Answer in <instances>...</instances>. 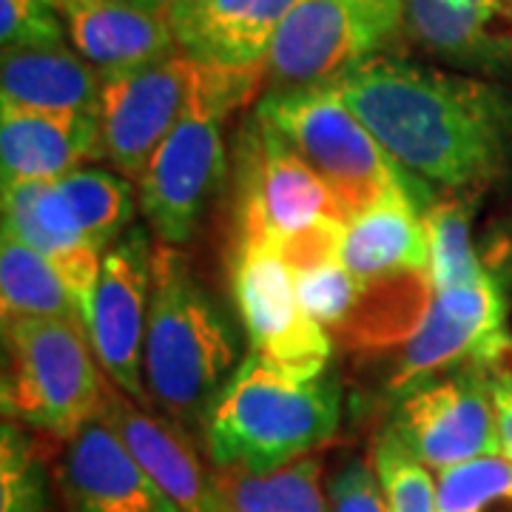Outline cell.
<instances>
[{
    "label": "cell",
    "mask_w": 512,
    "mask_h": 512,
    "mask_svg": "<svg viewBox=\"0 0 512 512\" xmlns=\"http://www.w3.org/2000/svg\"><path fill=\"white\" fill-rule=\"evenodd\" d=\"M330 512H390L376 467L362 456L348 458L328 481Z\"/></svg>",
    "instance_id": "32"
},
{
    "label": "cell",
    "mask_w": 512,
    "mask_h": 512,
    "mask_svg": "<svg viewBox=\"0 0 512 512\" xmlns=\"http://www.w3.org/2000/svg\"><path fill=\"white\" fill-rule=\"evenodd\" d=\"M239 365V336L177 248H154L143 376L151 407L185 439Z\"/></svg>",
    "instance_id": "3"
},
{
    "label": "cell",
    "mask_w": 512,
    "mask_h": 512,
    "mask_svg": "<svg viewBox=\"0 0 512 512\" xmlns=\"http://www.w3.org/2000/svg\"><path fill=\"white\" fill-rule=\"evenodd\" d=\"M439 512H512V458L484 456L436 476Z\"/></svg>",
    "instance_id": "28"
},
{
    "label": "cell",
    "mask_w": 512,
    "mask_h": 512,
    "mask_svg": "<svg viewBox=\"0 0 512 512\" xmlns=\"http://www.w3.org/2000/svg\"><path fill=\"white\" fill-rule=\"evenodd\" d=\"M194 77V60L183 52L160 63L103 77L100 151L117 174L140 183L148 160L180 120Z\"/></svg>",
    "instance_id": "13"
},
{
    "label": "cell",
    "mask_w": 512,
    "mask_h": 512,
    "mask_svg": "<svg viewBox=\"0 0 512 512\" xmlns=\"http://www.w3.org/2000/svg\"><path fill=\"white\" fill-rule=\"evenodd\" d=\"M97 114L29 111L3 106L0 168L3 183H57L89 160H100Z\"/></svg>",
    "instance_id": "19"
},
{
    "label": "cell",
    "mask_w": 512,
    "mask_h": 512,
    "mask_svg": "<svg viewBox=\"0 0 512 512\" xmlns=\"http://www.w3.org/2000/svg\"><path fill=\"white\" fill-rule=\"evenodd\" d=\"M507 293L495 274L476 285L439 291L421 311L416 328L407 333L393 359L387 393L402 399L413 387L453 367L476 362L478 353L504 333Z\"/></svg>",
    "instance_id": "12"
},
{
    "label": "cell",
    "mask_w": 512,
    "mask_h": 512,
    "mask_svg": "<svg viewBox=\"0 0 512 512\" xmlns=\"http://www.w3.org/2000/svg\"><path fill=\"white\" fill-rule=\"evenodd\" d=\"M134 3H140V6H146L151 12H157V15H165L168 18V12L174 9V3L177 0H134Z\"/></svg>",
    "instance_id": "35"
},
{
    "label": "cell",
    "mask_w": 512,
    "mask_h": 512,
    "mask_svg": "<svg viewBox=\"0 0 512 512\" xmlns=\"http://www.w3.org/2000/svg\"><path fill=\"white\" fill-rule=\"evenodd\" d=\"M103 77L92 63L72 49L32 46V49H3L0 63V103L29 111H100Z\"/></svg>",
    "instance_id": "21"
},
{
    "label": "cell",
    "mask_w": 512,
    "mask_h": 512,
    "mask_svg": "<svg viewBox=\"0 0 512 512\" xmlns=\"http://www.w3.org/2000/svg\"><path fill=\"white\" fill-rule=\"evenodd\" d=\"M404 35L476 77H512V0H404Z\"/></svg>",
    "instance_id": "15"
},
{
    "label": "cell",
    "mask_w": 512,
    "mask_h": 512,
    "mask_svg": "<svg viewBox=\"0 0 512 512\" xmlns=\"http://www.w3.org/2000/svg\"><path fill=\"white\" fill-rule=\"evenodd\" d=\"M302 311L322 328H342L359 302L365 285L353 276L345 259H328L302 271H291Z\"/></svg>",
    "instance_id": "30"
},
{
    "label": "cell",
    "mask_w": 512,
    "mask_h": 512,
    "mask_svg": "<svg viewBox=\"0 0 512 512\" xmlns=\"http://www.w3.org/2000/svg\"><path fill=\"white\" fill-rule=\"evenodd\" d=\"M424 228L430 242V285L433 291H450L476 285L493 274L478 259L473 242V220L467 200L450 194L447 200H436L424 211Z\"/></svg>",
    "instance_id": "26"
},
{
    "label": "cell",
    "mask_w": 512,
    "mask_h": 512,
    "mask_svg": "<svg viewBox=\"0 0 512 512\" xmlns=\"http://www.w3.org/2000/svg\"><path fill=\"white\" fill-rule=\"evenodd\" d=\"M365 6L376 9L379 15H384L387 20H393L396 26H402V9L404 0H362Z\"/></svg>",
    "instance_id": "34"
},
{
    "label": "cell",
    "mask_w": 512,
    "mask_h": 512,
    "mask_svg": "<svg viewBox=\"0 0 512 512\" xmlns=\"http://www.w3.org/2000/svg\"><path fill=\"white\" fill-rule=\"evenodd\" d=\"M396 32L393 20L362 0H299L268 49L262 83L268 92L330 86L379 55Z\"/></svg>",
    "instance_id": "9"
},
{
    "label": "cell",
    "mask_w": 512,
    "mask_h": 512,
    "mask_svg": "<svg viewBox=\"0 0 512 512\" xmlns=\"http://www.w3.org/2000/svg\"><path fill=\"white\" fill-rule=\"evenodd\" d=\"M262 86V69L194 63L183 114L168 131L137 183L140 211L151 234L180 248L200 228L225 177V126Z\"/></svg>",
    "instance_id": "4"
},
{
    "label": "cell",
    "mask_w": 512,
    "mask_h": 512,
    "mask_svg": "<svg viewBox=\"0 0 512 512\" xmlns=\"http://www.w3.org/2000/svg\"><path fill=\"white\" fill-rule=\"evenodd\" d=\"M63 444L55 470L63 512H180L103 416Z\"/></svg>",
    "instance_id": "14"
},
{
    "label": "cell",
    "mask_w": 512,
    "mask_h": 512,
    "mask_svg": "<svg viewBox=\"0 0 512 512\" xmlns=\"http://www.w3.org/2000/svg\"><path fill=\"white\" fill-rule=\"evenodd\" d=\"M231 288L251 353L296 379L328 373V330L302 311L291 268L274 248H234Z\"/></svg>",
    "instance_id": "10"
},
{
    "label": "cell",
    "mask_w": 512,
    "mask_h": 512,
    "mask_svg": "<svg viewBox=\"0 0 512 512\" xmlns=\"http://www.w3.org/2000/svg\"><path fill=\"white\" fill-rule=\"evenodd\" d=\"M478 365L484 367L493 387L495 419L501 433V453L512 458V336L504 330L487 348L478 353Z\"/></svg>",
    "instance_id": "33"
},
{
    "label": "cell",
    "mask_w": 512,
    "mask_h": 512,
    "mask_svg": "<svg viewBox=\"0 0 512 512\" xmlns=\"http://www.w3.org/2000/svg\"><path fill=\"white\" fill-rule=\"evenodd\" d=\"M299 0H177L168 12L185 57L202 66L262 69L282 20Z\"/></svg>",
    "instance_id": "17"
},
{
    "label": "cell",
    "mask_w": 512,
    "mask_h": 512,
    "mask_svg": "<svg viewBox=\"0 0 512 512\" xmlns=\"http://www.w3.org/2000/svg\"><path fill=\"white\" fill-rule=\"evenodd\" d=\"M254 114L302 154L348 222L384 202L407 200L424 214L439 200L430 185L387 154L330 86L265 92L256 100Z\"/></svg>",
    "instance_id": "5"
},
{
    "label": "cell",
    "mask_w": 512,
    "mask_h": 512,
    "mask_svg": "<svg viewBox=\"0 0 512 512\" xmlns=\"http://www.w3.org/2000/svg\"><path fill=\"white\" fill-rule=\"evenodd\" d=\"M220 478L231 512H330L319 456L296 458L265 476L222 473Z\"/></svg>",
    "instance_id": "25"
},
{
    "label": "cell",
    "mask_w": 512,
    "mask_h": 512,
    "mask_svg": "<svg viewBox=\"0 0 512 512\" xmlns=\"http://www.w3.org/2000/svg\"><path fill=\"white\" fill-rule=\"evenodd\" d=\"M3 231L46 256L57 274L69 282V288L83 299L86 313L92 311L103 254H97L77 228L57 183H3Z\"/></svg>",
    "instance_id": "20"
},
{
    "label": "cell",
    "mask_w": 512,
    "mask_h": 512,
    "mask_svg": "<svg viewBox=\"0 0 512 512\" xmlns=\"http://www.w3.org/2000/svg\"><path fill=\"white\" fill-rule=\"evenodd\" d=\"M100 416L126 441L180 512H231L222 478L205 470L191 439L106 382Z\"/></svg>",
    "instance_id": "16"
},
{
    "label": "cell",
    "mask_w": 512,
    "mask_h": 512,
    "mask_svg": "<svg viewBox=\"0 0 512 512\" xmlns=\"http://www.w3.org/2000/svg\"><path fill=\"white\" fill-rule=\"evenodd\" d=\"M52 3H55V6H57V0H52Z\"/></svg>",
    "instance_id": "36"
},
{
    "label": "cell",
    "mask_w": 512,
    "mask_h": 512,
    "mask_svg": "<svg viewBox=\"0 0 512 512\" xmlns=\"http://www.w3.org/2000/svg\"><path fill=\"white\" fill-rule=\"evenodd\" d=\"M0 512H55L46 461L15 421H3L0 433Z\"/></svg>",
    "instance_id": "27"
},
{
    "label": "cell",
    "mask_w": 512,
    "mask_h": 512,
    "mask_svg": "<svg viewBox=\"0 0 512 512\" xmlns=\"http://www.w3.org/2000/svg\"><path fill=\"white\" fill-rule=\"evenodd\" d=\"M330 89L430 188L473 194L512 157V94L476 74L373 55Z\"/></svg>",
    "instance_id": "1"
},
{
    "label": "cell",
    "mask_w": 512,
    "mask_h": 512,
    "mask_svg": "<svg viewBox=\"0 0 512 512\" xmlns=\"http://www.w3.org/2000/svg\"><path fill=\"white\" fill-rule=\"evenodd\" d=\"M421 217L413 202L393 200L348 222L342 259L365 288L404 274L430 276V242Z\"/></svg>",
    "instance_id": "22"
},
{
    "label": "cell",
    "mask_w": 512,
    "mask_h": 512,
    "mask_svg": "<svg viewBox=\"0 0 512 512\" xmlns=\"http://www.w3.org/2000/svg\"><path fill=\"white\" fill-rule=\"evenodd\" d=\"M342 424V384L330 373L296 379L248 356L202 416L205 456L220 473L265 476L311 456Z\"/></svg>",
    "instance_id": "2"
},
{
    "label": "cell",
    "mask_w": 512,
    "mask_h": 512,
    "mask_svg": "<svg viewBox=\"0 0 512 512\" xmlns=\"http://www.w3.org/2000/svg\"><path fill=\"white\" fill-rule=\"evenodd\" d=\"M3 416L69 441L100 416L106 382L89 330L63 319H3Z\"/></svg>",
    "instance_id": "6"
},
{
    "label": "cell",
    "mask_w": 512,
    "mask_h": 512,
    "mask_svg": "<svg viewBox=\"0 0 512 512\" xmlns=\"http://www.w3.org/2000/svg\"><path fill=\"white\" fill-rule=\"evenodd\" d=\"M57 191L72 211L77 228L97 254L106 256L134 225L137 202L134 183L106 168H77L57 180Z\"/></svg>",
    "instance_id": "24"
},
{
    "label": "cell",
    "mask_w": 512,
    "mask_h": 512,
    "mask_svg": "<svg viewBox=\"0 0 512 512\" xmlns=\"http://www.w3.org/2000/svg\"><path fill=\"white\" fill-rule=\"evenodd\" d=\"M404 447L436 476L484 456H501L490 379L478 362L427 379L393 402L387 424Z\"/></svg>",
    "instance_id": "8"
},
{
    "label": "cell",
    "mask_w": 512,
    "mask_h": 512,
    "mask_svg": "<svg viewBox=\"0 0 512 512\" xmlns=\"http://www.w3.org/2000/svg\"><path fill=\"white\" fill-rule=\"evenodd\" d=\"M57 12L72 49L100 77L180 55L168 18L134 0H57Z\"/></svg>",
    "instance_id": "18"
},
{
    "label": "cell",
    "mask_w": 512,
    "mask_h": 512,
    "mask_svg": "<svg viewBox=\"0 0 512 512\" xmlns=\"http://www.w3.org/2000/svg\"><path fill=\"white\" fill-rule=\"evenodd\" d=\"M154 282V248L146 228L131 225L106 251L89 311V339L97 365L117 390L151 410L143 376L148 305Z\"/></svg>",
    "instance_id": "11"
},
{
    "label": "cell",
    "mask_w": 512,
    "mask_h": 512,
    "mask_svg": "<svg viewBox=\"0 0 512 512\" xmlns=\"http://www.w3.org/2000/svg\"><path fill=\"white\" fill-rule=\"evenodd\" d=\"M0 302L3 319H63L89 330V313L57 268L3 231L0 242Z\"/></svg>",
    "instance_id": "23"
},
{
    "label": "cell",
    "mask_w": 512,
    "mask_h": 512,
    "mask_svg": "<svg viewBox=\"0 0 512 512\" xmlns=\"http://www.w3.org/2000/svg\"><path fill=\"white\" fill-rule=\"evenodd\" d=\"M373 467L382 481L390 512H439L436 473L424 467L419 458L387 430L376 444Z\"/></svg>",
    "instance_id": "29"
},
{
    "label": "cell",
    "mask_w": 512,
    "mask_h": 512,
    "mask_svg": "<svg viewBox=\"0 0 512 512\" xmlns=\"http://www.w3.org/2000/svg\"><path fill=\"white\" fill-rule=\"evenodd\" d=\"M325 222H348L302 154L254 111L237 137L234 248H274Z\"/></svg>",
    "instance_id": "7"
},
{
    "label": "cell",
    "mask_w": 512,
    "mask_h": 512,
    "mask_svg": "<svg viewBox=\"0 0 512 512\" xmlns=\"http://www.w3.org/2000/svg\"><path fill=\"white\" fill-rule=\"evenodd\" d=\"M66 40V23L52 0H0L3 49L60 46Z\"/></svg>",
    "instance_id": "31"
}]
</instances>
